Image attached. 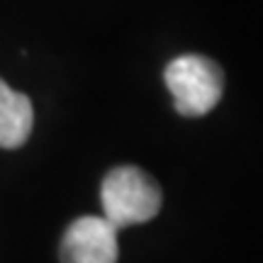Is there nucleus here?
Segmentation results:
<instances>
[{
    "mask_svg": "<svg viewBox=\"0 0 263 263\" xmlns=\"http://www.w3.org/2000/svg\"><path fill=\"white\" fill-rule=\"evenodd\" d=\"M34 124L32 100L0 78V149H17L29 139Z\"/></svg>",
    "mask_w": 263,
    "mask_h": 263,
    "instance_id": "4",
    "label": "nucleus"
},
{
    "mask_svg": "<svg viewBox=\"0 0 263 263\" xmlns=\"http://www.w3.org/2000/svg\"><path fill=\"white\" fill-rule=\"evenodd\" d=\"M163 81L173 95L176 110L185 117L207 115L224 93L222 68L200 54H183L173 59L163 71Z\"/></svg>",
    "mask_w": 263,
    "mask_h": 263,
    "instance_id": "2",
    "label": "nucleus"
},
{
    "mask_svg": "<svg viewBox=\"0 0 263 263\" xmlns=\"http://www.w3.org/2000/svg\"><path fill=\"white\" fill-rule=\"evenodd\" d=\"M117 229L105 217H81L61 239V263H117Z\"/></svg>",
    "mask_w": 263,
    "mask_h": 263,
    "instance_id": "3",
    "label": "nucleus"
},
{
    "mask_svg": "<svg viewBox=\"0 0 263 263\" xmlns=\"http://www.w3.org/2000/svg\"><path fill=\"white\" fill-rule=\"evenodd\" d=\"M103 217L115 227L144 224L159 215L161 188L146 171L137 166H117L103 180L100 188Z\"/></svg>",
    "mask_w": 263,
    "mask_h": 263,
    "instance_id": "1",
    "label": "nucleus"
}]
</instances>
